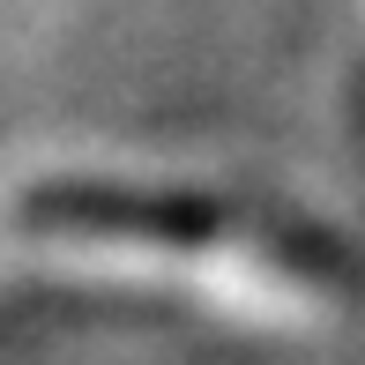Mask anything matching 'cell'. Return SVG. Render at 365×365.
<instances>
[{"label":"cell","instance_id":"obj_1","mask_svg":"<svg viewBox=\"0 0 365 365\" xmlns=\"http://www.w3.org/2000/svg\"><path fill=\"white\" fill-rule=\"evenodd\" d=\"M30 231L60 239H127V246H209L231 224L224 202L172 187H112V179H60V187L23 194L15 209Z\"/></svg>","mask_w":365,"mask_h":365}]
</instances>
